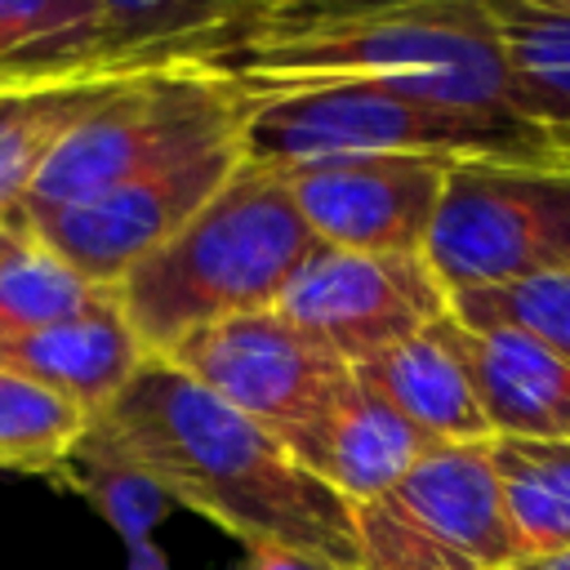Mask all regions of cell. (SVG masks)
<instances>
[{"instance_id": "obj_20", "label": "cell", "mask_w": 570, "mask_h": 570, "mask_svg": "<svg viewBox=\"0 0 570 570\" xmlns=\"http://www.w3.org/2000/svg\"><path fill=\"white\" fill-rule=\"evenodd\" d=\"M89 67H107L94 0H0V76L40 80Z\"/></svg>"}, {"instance_id": "obj_21", "label": "cell", "mask_w": 570, "mask_h": 570, "mask_svg": "<svg viewBox=\"0 0 570 570\" xmlns=\"http://www.w3.org/2000/svg\"><path fill=\"white\" fill-rule=\"evenodd\" d=\"M85 432L89 414L76 401L0 370V468L62 481Z\"/></svg>"}, {"instance_id": "obj_13", "label": "cell", "mask_w": 570, "mask_h": 570, "mask_svg": "<svg viewBox=\"0 0 570 570\" xmlns=\"http://www.w3.org/2000/svg\"><path fill=\"white\" fill-rule=\"evenodd\" d=\"M142 343L129 330L116 294H102L94 307L4 338L0 343V370H13L67 401H76L89 419L98 410H107L116 401V392L134 379V370L142 365Z\"/></svg>"}, {"instance_id": "obj_17", "label": "cell", "mask_w": 570, "mask_h": 570, "mask_svg": "<svg viewBox=\"0 0 570 570\" xmlns=\"http://www.w3.org/2000/svg\"><path fill=\"white\" fill-rule=\"evenodd\" d=\"M521 120L570 134V0H485Z\"/></svg>"}, {"instance_id": "obj_5", "label": "cell", "mask_w": 570, "mask_h": 570, "mask_svg": "<svg viewBox=\"0 0 570 570\" xmlns=\"http://www.w3.org/2000/svg\"><path fill=\"white\" fill-rule=\"evenodd\" d=\"M240 120L245 102L227 80L191 67H151L94 107L53 147L9 214V227L31 232L138 174L240 142Z\"/></svg>"}, {"instance_id": "obj_22", "label": "cell", "mask_w": 570, "mask_h": 570, "mask_svg": "<svg viewBox=\"0 0 570 570\" xmlns=\"http://www.w3.org/2000/svg\"><path fill=\"white\" fill-rule=\"evenodd\" d=\"M102 294H111V289L85 281L36 236L18 232L13 249L0 258V343L45 330V325H58V321L94 307Z\"/></svg>"}, {"instance_id": "obj_19", "label": "cell", "mask_w": 570, "mask_h": 570, "mask_svg": "<svg viewBox=\"0 0 570 570\" xmlns=\"http://www.w3.org/2000/svg\"><path fill=\"white\" fill-rule=\"evenodd\" d=\"M490 463L517 561L570 552V441L494 436Z\"/></svg>"}, {"instance_id": "obj_28", "label": "cell", "mask_w": 570, "mask_h": 570, "mask_svg": "<svg viewBox=\"0 0 570 570\" xmlns=\"http://www.w3.org/2000/svg\"><path fill=\"white\" fill-rule=\"evenodd\" d=\"M13 240H18V232H13V227H0V258L13 249Z\"/></svg>"}, {"instance_id": "obj_6", "label": "cell", "mask_w": 570, "mask_h": 570, "mask_svg": "<svg viewBox=\"0 0 570 570\" xmlns=\"http://www.w3.org/2000/svg\"><path fill=\"white\" fill-rule=\"evenodd\" d=\"M423 258L445 294L570 272V165L454 160Z\"/></svg>"}, {"instance_id": "obj_14", "label": "cell", "mask_w": 570, "mask_h": 570, "mask_svg": "<svg viewBox=\"0 0 570 570\" xmlns=\"http://www.w3.org/2000/svg\"><path fill=\"white\" fill-rule=\"evenodd\" d=\"M459 352L494 436L570 441V365L561 356L512 325H459Z\"/></svg>"}, {"instance_id": "obj_15", "label": "cell", "mask_w": 570, "mask_h": 570, "mask_svg": "<svg viewBox=\"0 0 570 570\" xmlns=\"http://www.w3.org/2000/svg\"><path fill=\"white\" fill-rule=\"evenodd\" d=\"M428 450H432V441L414 423H405L352 370L347 392L338 396L330 423L298 454V463L356 508V503L383 494L396 476H405Z\"/></svg>"}, {"instance_id": "obj_11", "label": "cell", "mask_w": 570, "mask_h": 570, "mask_svg": "<svg viewBox=\"0 0 570 570\" xmlns=\"http://www.w3.org/2000/svg\"><path fill=\"white\" fill-rule=\"evenodd\" d=\"M245 160L240 142L160 165L151 174H138L107 196L76 205L67 214L45 218L27 236H36L45 249H53L67 267H76L85 281L116 289L147 254H156Z\"/></svg>"}, {"instance_id": "obj_24", "label": "cell", "mask_w": 570, "mask_h": 570, "mask_svg": "<svg viewBox=\"0 0 570 570\" xmlns=\"http://www.w3.org/2000/svg\"><path fill=\"white\" fill-rule=\"evenodd\" d=\"M58 485H67V490H76L80 499H89L116 530H120V539L134 548V543H142V539H151V530H156V521H160V512H165V494L138 472V468H129L125 459H116L107 445H98L89 432H85V441L76 445V454H71V463H67V472H62V481Z\"/></svg>"}, {"instance_id": "obj_30", "label": "cell", "mask_w": 570, "mask_h": 570, "mask_svg": "<svg viewBox=\"0 0 570 570\" xmlns=\"http://www.w3.org/2000/svg\"><path fill=\"white\" fill-rule=\"evenodd\" d=\"M9 85H22V80H9V76H0V89H9Z\"/></svg>"}, {"instance_id": "obj_10", "label": "cell", "mask_w": 570, "mask_h": 570, "mask_svg": "<svg viewBox=\"0 0 570 570\" xmlns=\"http://www.w3.org/2000/svg\"><path fill=\"white\" fill-rule=\"evenodd\" d=\"M450 165L441 156H316L276 174L316 245L423 254Z\"/></svg>"}, {"instance_id": "obj_1", "label": "cell", "mask_w": 570, "mask_h": 570, "mask_svg": "<svg viewBox=\"0 0 570 570\" xmlns=\"http://www.w3.org/2000/svg\"><path fill=\"white\" fill-rule=\"evenodd\" d=\"M89 436L245 548L356 570L352 503L174 361L142 356L116 401L89 419Z\"/></svg>"}, {"instance_id": "obj_25", "label": "cell", "mask_w": 570, "mask_h": 570, "mask_svg": "<svg viewBox=\"0 0 570 570\" xmlns=\"http://www.w3.org/2000/svg\"><path fill=\"white\" fill-rule=\"evenodd\" d=\"M236 570H338V566L316 561V557H298V552H285V548H245Z\"/></svg>"}, {"instance_id": "obj_7", "label": "cell", "mask_w": 570, "mask_h": 570, "mask_svg": "<svg viewBox=\"0 0 570 570\" xmlns=\"http://www.w3.org/2000/svg\"><path fill=\"white\" fill-rule=\"evenodd\" d=\"M356 570H508L517 548L503 521L490 441L432 445L383 494L352 508Z\"/></svg>"}, {"instance_id": "obj_18", "label": "cell", "mask_w": 570, "mask_h": 570, "mask_svg": "<svg viewBox=\"0 0 570 570\" xmlns=\"http://www.w3.org/2000/svg\"><path fill=\"white\" fill-rule=\"evenodd\" d=\"M107 67H178L276 0H94Z\"/></svg>"}, {"instance_id": "obj_23", "label": "cell", "mask_w": 570, "mask_h": 570, "mask_svg": "<svg viewBox=\"0 0 570 570\" xmlns=\"http://www.w3.org/2000/svg\"><path fill=\"white\" fill-rule=\"evenodd\" d=\"M450 316L459 325H512L570 365V272H548L499 289L450 294Z\"/></svg>"}, {"instance_id": "obj_8", "label": "cell", "mask_w": 570, "mask_h": 570, "mask_svg": "<svg viewBox=\"0 0 570 570\" xmlns=\"http://www.w3.org/2000/svg\"><path fill=\"white\" fill-rule=\"evenodd\" d=\"M165 361L272 432L294 459L330 423L352 383V365L294 330L276 307L205 325L174 343Z\"/></svg>"}, {"instance_id": "obj_12", "label": "cell", "mask_w": 570, "mask_h": 570, "mask_svg": "<svg viewBox=\"0 0 570 570\" xmlns=\"http://www.w3.org/2000/svg\"><path fill=\"white\" fill-rule=\"evenodd\" d=\"M361 383H370L405 423H414L432 445H481L494 441L476 387L468 379L459 352V325L445 312L441 321L423 325L419 334L374 352L370 361L352 365Z\"/></svg>"}, {"instance_id": "obj_26", "label": "cell", "mask_w": 570, "mask_h": 570, "mask_svg": "<svg viewBox=\"0 0 570 570\" xmlns=\"http://www.w3.org/2000/svg\"><path fill=\"white\" fill-rule=\"evenodd\" d=\"M129 570H169V561L160 557V548L151 539H142L129 548Z\"/></svg>"}, {"instance_id": "obj_2", "label": "cell", "mask_w": 570, "mask_h": 570, "mask_svg": "<svg viewBox=\"0 0 570 570\" xmlns=\"http://www.w3.org/2000/svg\"><path fill=\"white\" fill-rule=\"evenodd\" d=\"M178 67L218 76L240 98L379 80L517 116L485 0H276Z\"/></svg>"}, {"instance_id": "obj_29", "label": "cell", "mask_w": 570, "mask_h": 570, "mask_svg": "<svg viewBox=\"0 0 570 570\" xmlns=\"http://www.w3.org/2000/svg\"><path fill=\"white\" fill-rule=\"evenodd\" d=\"M552 151H557V160L570 165V134H566V138H552Z\"/></svg>"}, {"instance_id": "obj_9", "label": "cell", "mask_w": 570, "mask_h": 570, "mask_svg": "<svg viewBox=\"0 0 570 570\" xmlns=\"http://www.w3.org/2000/svg\"><path fill=\"white\" fill-rule=\"evenodd\" d=\"M276 312L338 361L361 365L441 321L450 312V294L423 254H356L316 245Z\"/></svg>"}, {"instance_id": "obj_16", "label": "cell", "mask_w": 570, "mask_h": 570, "mask_svg": "<svg viewBox=\"0 0 570 570\" xmlns=\"http://www.w3.org/2000/svg\"><path fill=\"white\" fill-rule=\"evenodd\" d=\"M142 71L151 67H89L0 89V227H9V214L53 147Z\"/></svg>"}, {"instance_id": "obj_27", "label": "cell", "mask_w": 570, "mask_h": 570, "mask_svg": "<svg viewBox=\"0 0 570 570\" xmlns=\"http://www.w3.org/2000/svg\"><path fill=\"white\" fill-rule=\"evenodd\" d=\"M508 570H570V552H557V557H539V561H517Z\"/></svg>"}, {"instance_id": "obj_4", "label": "cell", "mask_w": 570, "mask_h": 570, "mask_svg": "<svg viewBox=\"0 0 570 570\" xmlns=\"http://www.w3.org/2000/svg\"><path fill=\"white\" fill-rule=\"evenodd\" d=\"M240 102V151L272 169L316 156L557 160L552 138L512 111L454 107L379 80L307 85Z\"/></svg>"}, {"instance_id": "obj_3", "label": "cell", "mask_w": 570, "mask_h": 570, "mask_svg": "<svg viewBox=\"0 0 570 570\" xmlns=\"http://www.w3.org/2000/svg\"><path fill=\"white\" fill-rule=\"evenodd\" d=\"M316 254L281 174L240 160L232 178L111 294L147 356H165L187 334L267 312Z\"/></svg>"}]
</instances>
